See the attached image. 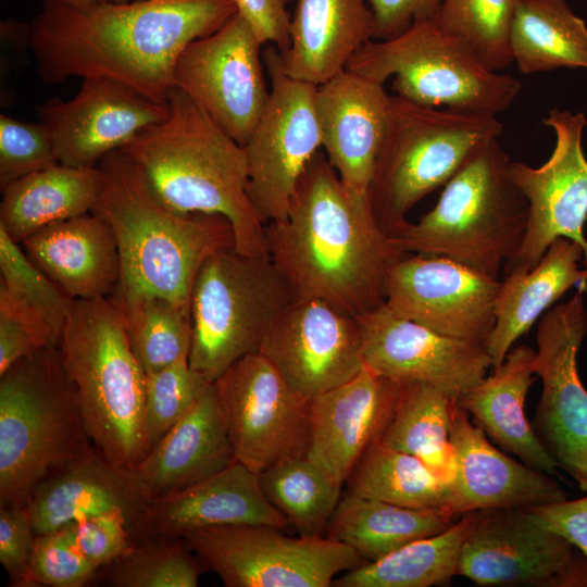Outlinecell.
<instances>
[{"instance_id": "28", "label": "cell", "mask_w": 587, "mask_h": 587, "mask_svg": "<svg viewBox=\"0 0 587 587\" xmlns=\"http://www.w3.org/2000/svg\"><path fill=\"white\" fill-rule=\"evenodd\" d=\"M374 35L367 0H295L289 47L280 53L284 71L320 86L345 71Z\"/></svg>"}, {"instance_id": "6", "label": "cell", "mask_w": 587, "mask_h": 587, "mask_svg": "<svg viewBox=\"0 0 587 587\" xmlns=\"http://www.w3.org/2000/svg\"><path fill=\"white\" fill-rule=\"evenodd\" d=\"M510 160L490 139L473 150L445 184L436 205L388 235L404 252L451 259L500 279L525 237L526 198L509 174Z\"/></svg>"}, {"instance_id": "50", "label": "cell", "mask_w": 587, "mask_h": 587, "mask_svg": "<svg viewBox=\"0 0 587 587\" xmlns=\"http://www.w3.org/2000/svg\"><path fill=\"white\" fill-rule=\"evenodd\" d=\"M441 0H367L375 21L374 39L391 38L416 21L434 18Z\"/></svg>"}, {"instance_id": "11", "label": "cell", "mask_w": 587, "mask_h": 587, "mask_svg": "<svg viewBox=\"0 0 587 587\" xmlns=\"http://www.w3.org/2000/svg\"><path fill=\"white\" fill-rule=\"evenodd\" d=\"M265 525H226L183 535L204 567L227 587H328L366 562L328 537H290Z\"/></svg>"}, {"instance_id": "9", "label": "cell", "mask_w": 587, "mask_h": 587, "mask_svg": "<svg viewBox=\"0 0 587 587\" xmlns=\"http://www.w3.org/2000/svg\"><path fill=\"white\" fill-rule=\"evenodd\" d=\"M346 70L380 84L394 77V91L408 101L482 115L508 110L521 91L516 78L487 67L467 42L434 18L370 40Z\"/></svg>"}, {"instance_id": "30", "label": "cell", "mask_w": 587, "mask_h": 587, "mask_svg": "<svg viewBox=\"0 0 587 587\" xmlns=\"http://www.w3.org/2000/svg\"><path fill=\"white\" fill-rule=\"evenodd\" d=\"M583 247L569 238H557L540 261L528 271L504 275L496 300V324L485 342L491 366L499 367L513 344L525 334L573 286L586 287L587 268Z\"/></svg>"}, {"instance_id": "23", "label": "cell", "mask_w": 587, "mask_h": 587, "mask_svg": "<svg viewBox=\"0 0 587 587\" xmlns=\"http://www.w3.org/2000/svg\"><path fill=\"white\" fill-rule=\"evenodd\" d=\"M449 440L455 458L450 482L449 513L499 508H526L566 499L550 475L517 462L498 450L486 433L452 402Z\"/></svg>"}, {"instance_id": "49", "label": "cell", "mask_w": 587, "mask_h": 587, "mask_svg": "<svg viewBox=\"0 0 587 587\" xmlns=\"http://www.w3.org/2000/svg\"><path fill=\"white\" fill-rule=\"evenodd\" d=\"M525 509L539 523L565 538L587 558V496Z\"/></svg>"}, {"instance_id": "31", "label": "cell", "mask_w": 587, "mask_h": 587, "mask_svg": "<svg viewBox=\"0 0 587 587\" xmlns=\"http://www.w3.org/2000/svg\"><path fill=\"white\" fill-rule=\"evenodd\" d=\"M536 351L525 345L511 348L494 373L462 394L458 404L502 448L523 463L550 476L559 465L525 415V400L535 382Z\"/></svg>"}, {"instance_id": "53", "label": "cell", "mask_w": 587, "mask_h": 587, "mask_svg": "<svg viewBox=\"0 0 587 587\" xmlns=\"http://www.w3.org/2000/svg\"><path fill=\"white\" fill-rule=\"evenodd\" d=\"M288 2L291 1V0H287Z\"/></svg>"}, {"instance_id": "18", "label": "cell", "mask_w": 587, "mask_h": 587, "mask_svg": "<svg viewBox=\"0 0 587 587\" xmlns=\"http://www.w3.org/2000/svg\"><path fill=\"white\" fill-rule=\"evenodd\" d=\"M500 286V279L451 259L408 253L388 270L384 303L438 334L485 345Z\"/></svg>"}, {"instance_id": "38", "label": "cell", "mask_w": 587, "mask_h": 587, "mask_svg": "<svg viewBox=\"0 0 587 587\" xmlns=\"http://www.w3.org/2000/svg\"><path fill=\"white\" fill-rule=\"evenodd\" d=\"M347 482L352 495L450 514V482L436 475L416 455L379 441L367 448Z\"/></svg>"}, {"instance_id": "43", "label": "cell", "mask_w": 587, "mask_h": 587, "mask_svg": "<svg viewBox=\"0 0 587 587\" xmlns=\"http://www.w3.org/2000/svg\"><path fill=\"white\" fill-rule=\"evenodd\" d=\"M212 383L202 373L191 369L188 358L146 374V425L151 448Z\"/></svg>"}, {"instance_id": "17", "label": "cell", "mask_w": 587, "mask_h": 587, "mask_svg": "<svg viewBox=\"0 0 587 587\" xmlns=\"http://www.w3.org/2000/svg\"><path fill=\"white\" fill-rule=\"evenodd\" d=\"M542 122L555 135L550 158L538 167L509 164L510 177L526 198L528 221L522 246L503 275L533 268L559 237L578 242L587 263V159L582 142L587 121L583 113L555 108Z\"/></svg>"}, {"instance_id": "39", "label": "cell", "mask_w": 587, "mask_h": 587, "mask_svg": "<svg viewBox=\"0 0 587 587\" xmlns=\"http://www.w3.org/2000/svg\"><path fill=\"white\" fill-rule=\"evenodd\" d=\"M267 500L299 536L322 537L342 485L305 454L285 459L259 474Z\"/></svg>"}, {"instance_id": "2", "label": "cell", "mask_w": 587, "mask_h": 587, "mask_svg": "<svg viewBox=\"0 0 587 587\" xmlns=\"http://www.w3.org/2000/svg\"><path fill=\"white\" fill-rule=\"evenodd\" d=\"M265 237L294 299H322L354 317L385 302L388 270L408 254L377 222L369 195L349 190L321 150Z\"/></svg>"}, {"instance_id": "36", "label": "cell", "mask_w": 587, "mask_h": 587, "mask_svg": "<svg viewBox=\"0 0 587 587\" xmlns=\"http://www.w3.org/2000/svg\"><path fill=\"white\" fill-rule=\"evenodd\" d=\"M452 402L429 384H400L377 441L394 450L416 455L436 475L451 482L455 472L454 452L449 440Z\"/></svg>"}, {"instance_id": "8", "label": "cell", "mask_w": 587, "mask_h": 587, "mask_svg": "<svg viewBox=\"0 0 587 587\" xmlns=\"http://www.w3.org/2000/svg\"><path fill=\"white\" fill-rule=\"evenodd\" d=\"M496 116L421 105L390 96L383 142L369 187L379 225L389 234L408 212L445 185L470 153L498 138Z\"/></svg>"}, {"instance_id": "12", "label": "cell", "mask_w": 587, "mask_h": 587, "mask_svg": "<svg viewBox=\"0 0 587 587\" xmlns=\"http://www.w3.org/2000/svg\"><path fill=\"white\" fill-rule=\"evenodd\" d=\"M270 77L264 110L243 145L249 199L264 225L285 217L297 185L322 148L317 86L286 74L280 52L263 53Z\"/></svg>"}, {"instance_id": "34", "label": "cell", "mask_w": 587, "mask_h": 587, "mask_svg": "<svg viewBox=\"0 0 587 587\" xmlns=\"http://www.w3.org/2000/svg\"><path fill=\"white\" fill-rule=\"evenodd\" d=\"M510 49L513 63L526 75L587 68V26L566 0H516Z\"/></svg>"}, {"instance_id": "45", "label": "cell", "mask_w": 587, "mask_h": 587, "mask_svg": "<svg viewBox=\"0 0 587 587\" xmlns=\"http://www.w3.org/2000/svg\"><path fill=\"white\" fill-rule=\"evenodd\" d=\"M99 569L76 548L66 526L36 535L27 587H82Z\"/></svg>"}, {"instance_id": "32", "label": "cell", "mask_w": 587, "mask_h": 587, "mask_svg": "<svg viewBox=\"0 0 587 587\" xmlns=\"http://www.w3.org/2000/svg\"><path fill=\"white\" fill-rule=\"evenodd\" d=\"M102 188L99 167L58 163L1 190L0 227L17 243L60 221L92 212Z\"/></svg>"}, {"instance_id": "24", "label": "cell", "mask_w": 587, "mask_h": 587, "mask_svg": "<svg viewBox=\"0 0 587 587\" xmlns=\"http://www.w3.org/2000/svg\"><path fill=\"white\" fill-rule=\"evenodd\" d=\"M399 387L364 365L348 382L311 399L305 455L344 485L379 439Z\"/></svg>"}, {"instance_id": "27", "label": "cell", "mask_w": 587, "mask_h": 587, "mask_svg": "<svg viewBox=\"0 0 587 587\" xmlns=\"http://www.w3.org/2000/svg\"><path fill=\"white\" fill-rule=\"evenodd\" d=\"M20 245L28 259L74 300L110 297L120 282L115 235L93 212L50 224Z\"/></svg>"}, {"instance_id": "52", "label": "cell", "mask_w": 587, "mask_h": 587, "mask_svg": "<svg viewBox=\"0 0 587 587\" xmlns=\"http://www.w3.org/2000/svg\"><path fill=\"white\" fill-rule=\"evenodd\" d=\"M75 1H90V2H114V3H124V2H129V0H75Z\"/></svg>"}, {"instance_id": "29", "label": "cell", "mask_w": 587, "mask_h": 587, "mask_svg": "<svg viewBox=\"0 0 587 587\" xmlns=\"http://www.w3.org/2000/svg\"><path fill=\"white\" fill-rule=\"evenodd\" d=\"M234 460L213 382L135 470L155 498L200 482Z\"/></svg>"}, {"instance_id": "3", "label": "cell", "mask_w": 587, "mask_h": 587, "mask_svg": "<svg viewBox=\"0 0 587 587\" xmlns=\"http://www.w3.org/2000/svg\"><path fill=\"white\" fill-rule=\"evenodd\" d=\"M167 103L166 118L141 129L120 150L141 168L167 209L222 215L233 227L238 252L267 255L265 225L247 192L243 146L180 89H170Z\"/></svg>"}, {"instance_id": "19", "label": "cell", "mask_w": 587, "mask_h": 587, "mask_svg": "<svg viewBox=\"0 0 587 587\" xmlns=\"http://www.w3.org/2000/svg\"><path fill=\"white\" fill-rule=\"evenodd\" d=\"M259 353L308 401L364 367L358 319L322 299H294L270 327Z\"/></svg>"}, {"instance_id": "10", "label": "cell", "mask_w": 587, "mask_h": 587, "mask_svg": "<svg viewBox=\"0 0 587 587\" xmlns=\"http://www.w3.org/2000/svg\"><path fill=\"white\" fill-rule=\"evenodd\" d=\"M292 300L270 257L242 254L235 247L213 253L190 291L189 365L214 382L236 361L260 351L270 327Z\"/></svg>"}, {"instance_id": "5", "label": "cell", "mask_w": 587, "mask_h": 587, "mask_svg": "<svg viewBox=\"0 0 587 587\" xmlns=\"http://www.w3.org/2000/svg\"><path fill=\"white\" fill-rule=\"evenodd\" d=\"M59 349L95 448L110 462L135 469L151 450L146 373L114 301L74 300Z\"/></svg>"}, {"instance_id": "47", "label": "cell", "mask_w": 587, "mask_h": 587, "mask_svg": "<svg viewBox=\"0 0 587 587\" xmlns=\"http://www.w3.org/2000/svg\"><path fill=\"white\" fill-rule=\"evenodd\" d=\"M35 538L26 508L0 507V562L11 586L27 587Z\"/></svg>"}, {"instance_id": "44", "label": "cell", "mask_w": 587, "mask_h": 587, "mask_svg": "<svg viewBox=\"0 0 587 587\" xmlns=\"http://www.w3.org/2000/svg\"><path fill=\"white\" fill-rule=\"evenodd\" d=\"M60 163L51 136L42 123H26L0 115V188Z\"/></svg>"}, {"instance_id": "15", "label": "cell", "mask_w": 587, "mask_h": 587, "mask_svg": "<svg viewBox=\"0 0 587 587\" xmlns=\"http://www.w3.org/2000/svg\"><path fill=\"white\" fill-rule=\"evenodd\" d=\"M214 383L235 460L260 474L305 454L310 401L265 357L258 352L239 359Z\"/></svg>"}, {"instance_id": "22", "label": "cell", "mask_w": 587, "mask_h": 587, "mask_svg": "<svg viewBox=\"0 0 587 587\" xmlns=\"http://www.w3.org/2000/svg\"><path fill=\"white\" fill-rule=\"evenodd\" d=\"M153 496L135 469L107 460L98 450L45 479L26 510L36 535L107 512H121L136 544L146 538V516Z\"/></svg>"}, {"instance_id": "35", "label": "cell", "mask_w": 587, "mask_h": 587, "mask_svg": "<svg viewBox=\"0 0 587 587\" xmlns=\"http://www.w3.org/2000/svg\"><path fill=\"white\" fill-rule=\"evenodd\" d=\"M0 311L15 317L37 349L59 347L74 299L0 227Z\"/></svg>"}, {"instance_id": "4", "label": "cell", "mask_w": 587, "mask_h": 587, "mask_svg": "<svg viewBox=\"0 0 587 587\" xmlns=\"http://www.w3.org/2000/svg\"><path fill=\"white\" fill-rule=\"evenodd\" d=\"M102 188L92 212L115 235L121 277L113 294L158 296L189 309L190 291L204 261L235 247L229 221L218 214H179L162 204L141 168L121 150L98 164Z\"/></svg>"}, {"instance_id": "42", "label": "cell", "mask_w": 587, "mask_h": 587, "mask_svg": "<svg viewBox=\"0 0 587 587\" xmlns=\"http://www.w3.org/2000/svg\"><path fill=\"white\" fill-rule=\"evenodd\" d=\"M107 567V584L114 587H196L204 570L183 537L136 544Z\"/></svg>"}, {"instance_id": "13", "label": "cell", "mask_w": 587, "mask_h": 587, "mask_svg": "<svg viewBox=\"0 0 587 587\" xmlns=\"http://www.w3.org/2000/svg\"><path fill=\"white\" fill-rule=\"evenodd\" d=\"M525 508L472 513L458 575L480 586L587 587V558Z\"/></svg>"}, {"instance_id": "40", "label": "cell", "mask_w": 587, "mask_h": 587, "mask_svg": "<svg viewBox=\"0 0 587 587\" xmlns=\"http://www.w3.org/2000/svg\"><path fill=\"white\" fill-rule=\"evenodd\" d=\"M130 347L146 374L189 358L192 323L189 309L158 296L112 294Z\"/></svg>"}, {"instance_id": "20", "label": "cell", "mask_w": 587, "mask_h": 587, "mask_svg": "<svg viewBox=\"0 0 587 587\" xmlns=\"http://www.w3.org/2000/svg\"><path fill=\"white\" fill-rule=\"evenodd\" d=\"M357 319L364 365L395 383H426L457 401L491 366L484 344L438 334L395 315L385 303Z\"/></svg>"}, {"instance_id": "33", "label": "cell", "mask_w": 587, "mask_h": 587, "mask_svg": "<svg viewBox=\"0 0 587 587\" xmlns=\"http://www.w3.org/2000/svg\"><path fill=\"white\" fill-rule=\"evenodd\" d=\"M460 516L347 492L328 522L326 537L349 546L369 563L414 540L446 530Z\"/></svg>"}, {"instance_id": "25", "label": "cell", "mask_w": 587, "mask_h": 587, "mask_svg": "<svg viewBox=\"0 0 587 587\" xmlns=\"http://www.w3.org/2000/svg\"><path fill=\"white\" fill-rule=\"evenodd\" d=\"M389 103L384 84L348 70L316 88L322 148L342 184L354 193L369 192Z\"/></svg>"}, {"instance_id": "7", "label": "cell", "mask_w": 587, "mask_h": 587, "mask_svg": "<svg viewBox=\"0 0 587 587\" xmlns=\"http://www.w3.org/2000/svg\"><path fill=\"white\" fill-rule=\"evenodd\" d=\"M95 450L59 347L0 375V507L25 508L39 484Z\"/></svg>"}, {"instance_id": "41", "label": "cell", "mask_w": 587, "mask_h": 587, "mask_svg": "<svg viewBox=\"0 0 587 587\" xmlns=\"http://www.w3.org/2000/svg\"><path fill=\"white\" fill-rule=\"evenodd\" d=\"M516 0H441L434 21L460 37L492 71L507 68L513 59L510 30Z\"/></svg>"}, {"instance_id": "26", "label": "cell", "mask_w": 587, "mask_h": 587, "mask_svg": "<svg viewBox=\"0 0 587 587\" xmlns=\"http://www.w3.org/2000/svg\"><path fill=\"white\" fill-rule=\"evenodd\" d=\"M287 524L265 497L259 474L234 460L200 482L153 498L146 516V538H180L189 530L211 526L265 525L284 529Z\"/></svg>"}, {"instance_id": "21", "label": "cell", "mask_w": 587, "mask_h": 587, "mask_svg": "<svg viewBox=\"0 0 587 587\" xmlns=\"http://www.w3.org/2000/svg\"><path fill=\"white\" fill-rule=\"evenodd\" d=\"M168 103L152 101L128 86L101 76L85 77L68 101L50 99L37 113L60 163L98 167L145 127L167 117Z\"/></svg>"}, {"instance_id": "16", "label": "cell", "mask_w": 587, "mask_h": 587, "mask_svg": "<svg viewBox=\"0 0 587 587\" xmlns=\"http://www.w3.org/2000/svg\"><path fill=\"white\" fill-rule=\"evenodd\" d=\"M261 46L252 27L237 12L213 34L188 43L173 72V86L241 146L270 95Z\"/></svg>"}, {"instance_id": "37", "label": "cell", "mask_w": 587, "mask_h": 587, "mask_svg": "<svg viewBox=\"0 0 587 587\" xmlns=\"http://www.w3.org/2000/svg\"><path fill=\"white\" fill-rule=\"evenodd\" d=\"M473 512L462 514L446 530L414 540L388 555L347 571L336 587H429L458 575L462 545Z\"/></svg>"}, {"instance_id": "1", "label": "cell", "mask_w": 587, "mask_h": 587, "mask_svg": "<svg viewBox=\"0 0 587 587\" xmlns=\"http://www.w3.org/2000/svg\"><path fill=\"white\" fill-rule=\"evenodd\" d=\"M237 12L234 0H43L27 39L47 84L101 76L166 103L185 47Z\"/></svg>"}, {"instance_id": "48", "label": "cell", "mask_w": 587, "mask_h": 587, "mask_svg": "<svg viewBox=\"0 0 587 587\" xmlns=\"http://www.w3.org/2000/svg\"><path fill=\"white\" fill-rule=\"evenodd\" d=\"M238 13L249 23L262 45L283 53L289 47L290 14L287 0H234Z\"/></svg>"}, {"instance_id": "51", "label": "cell", "mask_w": 587, "mask_h": 587, "mask_svg": "<svg viewBox=\"0 0 587 587\" xmlns=\"http://www.w3.org/2000/svg\"><path fill=\"white\" fill-rule=\"evenodd\" d=\"M36 350L27 329L15 317L0 311V375Z\"/></svg>"}, {"instance_id": "14", "label": "cell", "mask_w": 587, "mask_h": 587, "mask_svg": "<svg viewBox=\"0 0 587 587\" xmlns=\"http://www.w3.org/2000/svg\"><path fill=\"white\" fill-rule=\"evenodd\" d=\"M587 333L584 288L549 309L538 323L533 370L542 392L534 429L559 467L587 491V390L577 353Z\"/></svg>"}, {"instance_id": "46", "label": "cell", "mask_w": 587, "mask_h": 587, "mask_svg": "<svg viewBox=\"0 0 587 587\" xmlns=\"http://www.w3.org/2000/svg\"><path fill=\"white\" fill-rule=\"evenodd\" d=\"M76 548L98 569L126 555L136 545L127 519L107 512L65 525Z\"/></svg>"}]
</instances>
